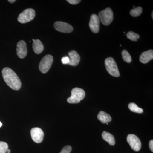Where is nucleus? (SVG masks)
<instances>
[{"label": "nucleus", "mask_w": 153, "mask_h": 153, "mask_svg": "<svg viewBox=\"0 0 153 153\" xmlns=\"http://www.w3.org/2000/svg\"><path fill=\"white\" fill-rule=\"evenodd\" d=\"M89 28L94 33H97L99 31L100 19L98 16L93 14L91 16L89 23Z\"/></svg>", "instance_id": "9d476101"}, {"label": "nucleus", "mask_w": 153, "mask_h": 153, "mask_svg": "<svg viewBox=\"0 0 153 153\" xmlns=\"http://www.w3.org/2000/svg\"><path fill=\"white\" fill-rule=\"evenodd\" d=\"M85 92L82 88H74L71 91V96L67 99L68 103L76 104L80 102L85 97Z\"/></svg>", "instance_id": "f03ea898"}, {"label": "nucleus", "mask_w": 153, "mask_h": 153, "mask_svg": "<svg viewBox=\"0 0 153 153\" xmlns=\"http://www.w3.org/2000/svg\"><path fill=\"white\" fill-rule=\"evenodd\" d=\"M31 135L33 140L38 143L42 142L44 139V131L39 128H32L31 130Z\"/></svg>", "instance_id": "1a4fd4ad"}, {"label": "nucleus", "mask_w": 153, "mask_h": 153, "mask_svg": "<svg viewBox=\"0 0 153 153\" xmlns=\"http://www.w3.org/2000/svg\"><path fill=\"white\" fill-rule=\"evenodd\" d=\"M97 117L99 120L103 124L107 123L111 121V117L110 115L103 111H100Z\"/></svg>", "instance_id": "4468645a"}, {"label": "nucleus", "mask_w": 153, "mask_h": 153, "mask_svg": "<svg viewBox=\"0 0 153 153\" xmlns=\"http://www.w3.org/2000/svg\"><path fill=\"white\" fill-rule=\"evenodd\" d=\"M126 36L129 39L134 41H137L140 38V36L138 34L131 31L128 33Z\"/></svg>", "instance_id": "aec40b11"}, {"label": "nucleus", "mask_w": 153, "mask_h": 153, "mask_svg": "<svg viewBox=\"0 0 153 153\" xmlns=\"http://www.w3.org/2000/svg\"><path fill=\"white\" fill-rule=\"evenodd\" d=\"M128 108L131 111L133 112L141 114L143 112V110L142 108L139 107L135 103H133V102L129 104Z\"/></svg>", "instance_id": "f3484780"}, {"label": "nucleus", "mask_w": 153, "mask_h": 153, "mask_svg": "<svg viewBox=\"0 0 153 153\" xmlns=\"http://www.w3.org/2000/svg\"><path fill=\"white\" fill-rule=\"evenodd\" d=\"M33 48L34 52L37 54L41 53L44 49V45L39 39H36L33 42Z\"/></svg>", "instance_id": "2eb2a0df"}, {"label": "nucleus", "mask_w": 153, "mask_h": 153, "mask_svg": "<svg viewBox=\"0 0 153 153\" xmlns=\"http://www.w3.org/2000/svg\"><path fill=\"white\" fill-rule=\"evenodd\" d=\"M61 62L63 64H68L69 62V58L68 57H64L61 59Z\"/></svg>", "instance_id": "5701e85b"}, {"label": "nucleus", "mask_w": 153, "mask_h": 153, "mask_svg": "<svg viewBox=\"0 0 153 153\" xmlns=\"http://www.w3.org/2000/svg\"><path fill=\"white\" fill-rule=\"evenodd\" d=\"M142 12L143 9L141 7H138L131 10L130 12V14L132 16L137 17L140 16L142 13Z\"/></svg>", "instance_id": "a211bd4d"}, {"label": "nucleus", "mask_w": 153, "mask_h": 153, "mask_svg": "<svg viewBox=\"0 0 153 153\" xmlns=\"http://www.w3.org/2000/svg\"><path fill=\"white\" fill-rule=\"evenodd\" d=\"M53 57L52 55H48L44 56L39 64V70L42 73H46L49 71L53 62Z\"/></svg>", "instance_id": "423d86ee"}, {"label": "nucleus", "mask_w": 153, "mask_h": 153, "mask_svg": "<svg viewBox=\"0 0 153 153\" xmlns=\"http://www.w3.org/2000/svg\"><path fill=\"white\" fill-rule=\"evenodd\" d=\"M8 145L4 142H0V153H6L8 149Z\"/></svg>", "instance_id": "412c9836"}, {"label": "nucleus", "mask_w": 153, "mask_h": 153, "mask_svg": "<svg viewBox=\"0 0 153 153\" xmlns=\"http://www.w3.org/2000/svg\"><path fill=\"white\" fill-rule=\"evenodd\" d=\"M2 126V123L1 122H0V128Z\"/></svg>", "instance_id": "cd10ccee"}, {"label": "nucleus", "mask_w": 153, "mask_h": 153, "mask_svg": "<svg viewBox=\"0 0 153 153\" xmlns=\"http://www.w3.org/2000/svg\"><path fill=\"white\" fill-rule=\"evenodd\" d=\"M127 141L131 147L135 152H138L141 148V142L135 135L130 134L127 137Z\"/></svg>", "instance_id": "0eeeda50"}, {"label": "nucleus", "mask_w": 153, "mask_h": 153, "mask_svg": "<svg viewBox=\"0 0 153 153\" xmlns=\"http://www.w3.org/2000/svg\"><path fill=\"white\" fill-rule=\"evenodd\" d=\"M153 12L152 11V19H153Z\"/></svg>", "instance_id": "c85d7f7f"}, {"label": "nucleus", "mask_w": 153, "mask_h": 153, "mask_svg": "<svg viewBox=\"0 0 153 153\" xmlns=\"http://www.w3.org/2000/svg\"><path fill=\"white\" fill-rule=\"evenodd\" d=\"M149 147L150 149L152 152H153V140H152L150 141L149 143Z\"/></svg>", "instance_id": "393cba45"}, {"label": "nucleus", "mask_w": 153, "mask_h": 153, "mask_svg": "<svg viewBox=\"0 0 153 153\" xmlns=\"http://www.w3.org/2000/svg\"><path fill=\"white\" fill-rule=\"evenodd\" d=\"M10 152H11L10 150L9 149H8L7 151V153H10Z\"/></svg>", "instance_id": "bb28decb"}, {"label": "nucleus", "mask_w": 153, "mask_h": 153, "mask_svg": "<svg viewBox=\"0 0 153 153\" xmlns=\"http://www.w3.org/2000/svg\"><path fill=\"white\" fill-rule=\"evenodd\" d=\"M17 54L20 58H24L27 54V44L24 41H20L17 45Z\"/></svg>", "instance_id": "9b49d317"}, {"label": "nucleus", "mask_w": 153, "mask_h": 153, "mask_svg": "<svg viewBox=\"0 0 153 153\" xmlns=\"http://www.w3.org/2000/svg\"><path fill=\"white\" fill-rule=\"evenodd\" d=\"M3 79L9 87L15 90H19L22 82L17 74L11 68L5 67L2 71Z\"/></svg>", "instance_id": "f257e3e1"}, {"label": "nucleus", "mask_w": 153, "mask_h": 153, "mask_svg": "<svg viewBox=\"0 0 153 153\" xmlns=\"http://www.w3.org/2000/svg\"><path fill=\"white\" fill-rule=\"evenodd\" d=\"M105 65L107 71L111 76L115 77H118L120 76L117 64L112 57L106 58L105 60Z\"/></svg>", "instance_id": "7ed1b4c3"}, {"label": "nucleus", "mask_w": 153, "mask_h": 153, "mask_svg": "<svg viewBox=\"0 0 153 153\" xmlns=\"http://www.w3.org/2000/svg\"><path fill=\"white\" fill-rule=\"evenodd\" d=\"M153 58V50H149L143 52L140 57V60L142 63L146 64Z\"/></svg>", "instance_id": "ddd939ff"}, {"label": "nucleus", "mask_w": 153, "mask_h": 153, "mask_svg": "<svg viewBox=\"0 0 153 153\" xmlns=\"http://www.w3.org/2000/svg\"><path fill=\"white\" fill-rule=\"evenodd\" d=\"M102 136V139L107 142L110 145L114 146L115 144V140L114 136L110 133L103 131Z\"/></svg>", "instance_id": "dca6fc26"}, {"label": "nucleus", "mask_w": 153, "mask_h": 153, "mask_svg": "<svg viewBox=\"0 0 153 153\" xmlns=\"http://www.w3.org/2000/svg\"><path fill=\"white\" fill-rule=\"evenodd\" d=\"M67 1L71 4L76 5L79 4L81 1H79V0H67Z\"/></svg>", "instance_id": "b1692460"}, {"label": "nucleus", "mask_w": 153, "mask_h": 153, "mask_svg": "<svg viewBox=\"0 0 153 153\" xmlns=\"http://www.w3.org/2000/svg\"><path fill=\"white\" fill-rule=\"evenodd\" d=\"M72 150V148L71 146H66L62 149L60 153H70Z\"/></svg>", "instance_id": "4be33fe9"}, {"label": "nucleus", "mask_w": 153, "mask_h": 153, "mask_svg": "<svg viewBox=\"0 0 153 153\" xmlns=\"http://www.w3.org/2000/svg\"><path fill=\"white\" fill-rule=\"evenodd\" d=\"M8 1L10 3H13L16 1V0H9Z\"/></svg>", "instance_id": "a878e982"}, {"label": "nucleus", "mask_w": 153, "mask_h": 153, "mask_svg": "<svg viewBox=\"0 0 153 153\" xmlns=\"http://www.w3.org/2000/svg\"><path fill=\"white\" fill-rule=\"evenodd\" d=\"M98 17L101 23L105 26H108L112 22L114 19L113 11L110 8L100 11L98 14Z\"/></svg>", "instance_id": "20e7f679"}, {"label": "nucleus", "mask_w": 153, "mask_h": 153, "mask_svg": "<svg viewBox=\"0 0 153 153\" xmlns=\"http://www.w3.org/2000/svg\"><path fill=\"white\" fill-rule=\"evenodd\" d=\"M122 58L125 62L127 63H130L132 61L131 56L130 55L127 51L126 50H123L122 52Z\"/></svg>", "instance_id": "6ab92c4d"}, {"label": "nucleus", "mask_w": 153, "mask_h": 153, "mask_svg": "<svg viewBox=\"0 0 153 153\" xmlns=\"http://www.w3.org/2000/svg\"><path fill=\"white\" fill-rule=\"evenodd\" d=\"M69 62L68 64L70 66H75L79 64L80 60V56L76 51L72 50L68 52Z\"/></svg>", "instance_id": "f8f14e48"}, {"label": "nucleus", "mask_w": 153, "mask_h": 153, "mask_svg": "<svg viewBox=\"0 0 153 153\" xmlns=\"http://www.w3.org/2000/svg\"><path fill=\"white\" fill-rule=\"evenodd\" d=\"M35 16L36 13L33 9H27L19 15L18 21L22 24H25L32 21Z\"/></svg>", "instance_id": "39448f33"}, {"label": "nucleus", "mask_w": 153, "mask_h": 153, "mask_svg": "<svg viewBox=\"0 0 153 153\" xmlns=\"http://www.w3.org/2000/svg\"><path fill=\"white\" fill-rule=\"evenodd\" d=\"M54 26L55 30L61 33H70L73 30V27L71 25L65 22H55Z\"/></svg>", "instance_id": "6e6552de"}]
</instances>
